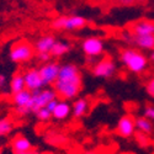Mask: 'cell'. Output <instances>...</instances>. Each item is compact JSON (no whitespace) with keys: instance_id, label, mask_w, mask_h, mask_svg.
<instances>
[{"instance_id":"obj_15","label":"cell","mask_w":154,"mask_h":154,"mask_svg":"<svg viewBox=\"0 0 154 154\" xmlns=\"http://www.w3.org/2000/svg\"><path fill=\"white\" fill-rule=\"evenodd\" d=\"M131 33L137 35V36L154 35V21H152V20H139V21H137L131 29Z\"/></svg>"},{"instance_id":"obj_14","label":"cell","mask_w":154,"mask_h":154,"mask_svg":"<svg viewBox=\"0 0 154 154\" xmlns=\"http://www.w3.org/2000/svg\"><path fill=\"white\" fill-rule=\"evenodd\" d=\"M72 115V105L67 100H60L58 101V104L56 105L54 110L52 111V119L56 121H64L67 120Z\"/></svg>"},{"instance_id":"obj_9","label":"cell","mask_w":154,"mask_h":154,"mask_svg":"<svg viewBox=\"0 0 154 154\" xmlns=\"http://www.w3.org/2000/svg\"><path fill=\"white\" fill-rule=\"evenodd\" d=\"M59 68H60V64L54 60H49L47 63H43L42 66L38 68L45 86H51L56 83V80L58 78Z\"/></svg>"},{"instance_id":"obj_12","label":"cell","mask_w":154,"mask_h":154,"mask_svg":"<svg viewBox=\"0 0 154 154\" xmlns=\"http://www.w3.org/2000/svg\"><path fill=\"white\" fill-rule=\"evenodd\" d=\"M116 132L119 136L123 138H130L136 133V122L134 117L131 115H125L122 116L116 126Z\"/></svg>"},{"instance_id":"obj_28","label":"cell","mask_w":154,"mask_h":154,"mask_svg":"<svg viewBox=\"0 0 154 154\" xmlns=\"http://www.w3.org/2000/svg\"><path fill=\"white\" fill-rule=\"evenodd\" d=\"M117 4L122 5V6H131L136 3V0H116Z\"/></svg>"},{"instance_id":"obj_18","label":"cell","mask_w":154,"mask_h":154,"mask_svg":"<svg viewBox=\"0 0 154 154\" xmlns=\"http://www.w3.org/2000/svg\"><path fill=\"white\" fill-rule=\"evenodd\" d=\"M72 49V46L66 42V41H62V40H56L52 49H51V56H52V58H60L63 56H66L70 52Z\"/></svg>"},{"instance_id":"obj_11","label":"cell","mask_w":154,"mask_h":154,"mask_svg":"<svg viewBox=\"0 0 154 154\" xmlns=\"http://www.w3.org/2000/svg\"><path fill=\"white\" fill-rule=\"evenodd\" d=\"M11 149L14 154H36L31 140L22 134H17L12 138Z\"/></svg>"},{"instance_id":"obj_1","label":"cell","mask_w":154,"mask_h":154,"mask_svg":"<svg viewBox=\"0 0 154 154\" xmlns=\"http://www.w3.org/2000/svg\"><path fill=\"white\" fill-rule=\"evenodd\" d=\"M82 73L73 63L62 64L59 68L58 78L53 84L57 97L60 100H74L82 90Z\"/></svg>"},{"instance_id":"obj_25","label":"cell","mask_w":154,"mask_h":154,"mask_svg":"<svg viewBox=\"0 0 154 154\" xmlns=\"http://www.w3.org/2000/svg\"><path fill=\"white\" fill-rule=\"evenodd\" d=\"M51 58H52V56H51V53H48V52L37 53V59H38V62H41V63H47V62L51 60Z\"/></svg>"},{"instance_id":"obj_27","label":"cell","mask_w":154,"mask_h":154,"mask_svg":"<svg viewBox=\"0 0 154 154\" xmlns=\"http://www.w3.org/2000/svg\"><path fill=\"white\" fill-rule=\"evenodd\" d=\"M58 101H59V99H58V97H57V99H54V100H52V101H49L48 104H47V106H46V109H48L51 112H52V111L54 110L56 105L58 104Z\"/></svg>"},{"instance_id":"obj_30","label":"cell","mask_w":154,"mask_h":154,"mask_svg":"<svg viewBox=\"0 0 154 154\" xmlns=\"http://www.w3.org/2000/svg\"><path fill=\"white\" fill-rule=\"evenodd\" d=\"M85 154H97L96 152H93V150H89V152H86Z\"/></svg>"},{"instance_id":"obj_17","label":"cell","mask_w":154,"mask_h":154,"mask_svg":"<svg viewBox=\"0 0 154 154\" xmlns=\"http://www.w3.org/2000/svg\"><path fill=\"white\" fill-rule=\"evenodd\" d=\"M88 110H89V101L84 97H79L72 105V116L75 120H79L85 116Z\"/></svg>"},{"instance_id":"obj_8","label":"cell","mask_w":154,"mask_h":154,"mask_svg":"<svg viewBox=\"0 0 154 154\" xmlns=\"http://www.w3.org/2000/svg\"><path fill=\"white\" fill-rule=\"evenodd\" d=\"M105 43L100 37H88L82 42V51L88 58H97L104 53Z\"/></svg>"},{"instance_id":"obj_4","label":"cell","mask_w":154,"mask_h":154,"mask_svg":"<svg viewBox=\"0 0 154 154\" xmlns=\"http://www.w3.org/2000/svg\"><path fill=\"white\" fill-rule=\"evenodd\" d=\"M35 52V47L30 42L21 40L11 46L9 57L14 63H26L33 58Z\"/></svg>"},{"instance_id":"obj_19","label":"cell","mask_w":154,"mask_h":154,"mask_svg":"<svg viewBox=\"0 0 154 154\" xmlns=\"http://www.w3.org/2000/svg\"><path fill=\"white\" fill-rule=\"evenodd\" d=\"M134 122H136V130H138L139 133H143V134L148 136V134H150L153 132V123L146 116L136 117Z\"/></svg>"},{"instance_id":"obj_26","label":"cell","mask_w":154,"mask_h":154,"mask_svg":"<svg viewBox=\"0 0 154 154\" xmlns=\"http://www.w3.org/2000/svg\"><path fill=\"white\" fill-rule=\"evenodd\" d=\"M9 85V79L5 74H2L0 73V91L4 90V89Z\"/></svg>"},{"instance_id":"obj_13","label":"cell","mask_w":154,"mask_h":154,"mask_svg":"<svg viewBox=\"0 0 154 154\" xmlns=\"http://www.w3.org/2000/svg\"><path fill=\"white\" fill-rule=\"evenodd\" d=\"M128 41L133 43L136 47L140 49H147V51H153L154 49V35H128Z\"/></svg>"},{"instance_id":"obj_6","label":"cell","mask_w":154,"mask_h":154,"mask_svg":"<svg viewBox=\"0 0 154 154\" xmlns=\"http://www.w3.org/2000/svg\"><path fill=\"white\" fill-rule=\"evenodd\" d=\"M57 99V94L54 89L51 88H42L41 90H37L32 93V99H31V111L35 113L42 107H46L49 101Z\"/></svg>"},{"instance_id":"obj_23","label":"cell","mask_w":154,"mask_h":154,"mask_svg":"<svg viewBox=\"0 0 154 154\" xmlns=\"http://www.w3.org/2000/svg\"><path fill=\"white\" fill-rule=\"evenodd\" d=\"M146 91H147V94L150 97L154 99V78H152V79H149L147 82V84H146Z\"/></svg>"},{"instance_id":"obj_10","label":"cell","mask_w":154,"mask_h":154,"mask_svg":"<svg viewBox=\"0 0 154 154\" xmlns=\"http://www.w3.org/2000/svg\"><path fill=\"white\" fill-rule=\"evenodd\" d=\"M23 79H25V88L32 93L45 88L38 68H29L23 73Z\"/></svg>"},{"instance_id":"obj_7","label":"cell","mask_w":154,"mask_h":154,"mask_svg":"<svg viewBox=\"0 0 154 154\" xmlns=\"http://www.w3.org/2000/svg\"><path fill=\"white\" fill-rule=\"evenodd\" d=\"M116 63H115L111 58L105 57L99 59L94 67L91 68V73L96 78H102V79H110L116 74Z\"/></svg>"},{"instance_id":"obj_5","label":"cell","mask_w":154,"mask_h":154,"mask_svg":"<svg viewBox=\"0 0 154 154\" xmlns=\"http://www.w3.org/2000/svg\"><path fill=\"white\" fill-rule=\"evenodd\" d=\"M31 99H32V91L23 89V90L12 94V104L15 106V112L17 116L25 117L27 115L32 113L31 111Z\"/></svg>"},{"instance_id":"obj_22","label":"cell","mask_w":154,"mask_h":154,"mask_svg":"<svg viewBox=\"0 0 154 154\" xmlns=\"http://www.w3.org/2000/svg\"><path fill=\"white\" fill-rule=\"evenodd\" d=\"M35 115H36L37 120L41 121V122H48L51 119H52V112H51L48 109H46V107H42L38 111H36Z\"/></svg>"},{"instance_id":"obj_29","label":"cell","mask_w":154,"mask_h":154,"mask_svg":"<svg viewBox=\"0 0 154 154\" xmlns=\"http://www.w3.org/2000/svg\"><path fill=\"white\" fill-rule=\"evenodd\" d=\"M149 59H150L152 62H154V49L152 51V52H150V54H149Z\"/></svg>"},{"instance_id":"obj_2","label":"cell","mask_w":154,"mask_h":154,"mask_svg":"<svg viewBox=\"0 0 154 154\" xmlns=\"http://www.w3.org/2000/svg\"><path fill=\"white\" fill-rule=\"evenodd\" d=\"M120 59L123 66L131 73L139 74L143 73L148 67V58L139 51L134 48H126L122 49L120 54Z\"/></svg>"},{"instance_id":"obj_20","label":"cell","mask_w":154,"mask_h":154,"mask_svg":"<svg viewBox=\"0 0 154 154\" xmlns=\"http://www.w3.org/2000/svg\"><path fill=\"white\" fill-rule=\"evenodd\" d=\"M9 88H10V91L12 94L19 93L21 90H23L25 88V79H23V74L17 73L15 75H12V78L9 82Z\"/></svg>"},{"instance_id":"obj_16","label":"cell","mask_w":154,"mask_h":154,"mask_svg":"<svg viewBox=\"0 0 154 154\" xmlns=\"http://www.w3.org/2000/svg\"><path fill=\"white\" fill-rule=\"evenodd\" d=\"M56 42V37L52 35H45L40 37L35 43V51L37 53H45V52H51L53 45Z\"/></svg>"},{"instance_id":"obj_24","label":"cell","mask_w":154,"mask_h":154,"mask_svg":"<svg viewBox=\"0 0 154 154\" xmlns=\"http://www.w3.org/2000/svg\"><path fill=\"white\" fill-rule=\"evenodd\" d=\"M144 116L152 122L154 121V106L153 105H148L144 107Z\"/></svg>"},{"instance_id":"obj_21","label":"cell","mask_w":154,"mask_h":154,"mask_svg":"<svg viewBox=\"0 0 154 154\" xmlns=\"http://www.w3.org/2000/svg\"><path fill=\"white\" fill-rule=\"evenodd\" d=\"M12 131H14V122L9 117L0 119V138L9 136Z\"/></svg>"},{"instance_id":"obj_3","label":"cell","mask_w":154,"mask_h":154,"mask_svg":"<svg viewBox=\"0 0 154 154\" xmlns=\"http://www.w3.org/2000/svg\"><path fill=\"white\" fill-rule=\"evenodd\" d=\"M86 25V19L80 15H60L51 22V27L56 31H78L83 30Z\"/></svg>"}]
</instances>
